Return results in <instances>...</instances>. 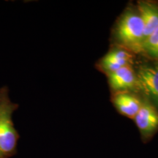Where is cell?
<instances>
[{"mask_svg":"<svg viewBox=\"0 0 158 158\" xmlns=\"http://www.w3.org/2000/svg\"><path fill=\"white\" fill-rule=\"evenodd\" d=\"M116 37L126 49L139 53L143 51L144 28L143 21L138 11H126L118 21Z\"/></svg>","mask_w":158,"mask_h":158,"instance_id":"2","label":"cell"},{"mask_svg":"<svg viewBox=\"0 0 158 158\" xmlns=\"http://www.w3.org/2000/svg\"><path fill=\"white\" fill-rule=\"evenodd\" d=\"M136 76L138 90L158 107V65H143Z\"/></svg>","mask_w":158,"mask_h":158,"instance_id":"4","label":"cell"},{"mask_svg":"<svg viewBox=\"0 0 158 158\" xmlns=\"http://www.w3.org/2000/svg\"><path fill=\"white\" fill-rule=\"evenodd\" d=\"M133 119L143 142L149 141L158 131V110L149 100L142 102Z\"/></svg>","mask_w":158,"mask_h":158,"instance_id":"3","label":"cell"},{"mask_svg":"<svg viewBox=\"0 0 158 158\" xmlns=\"http://www.w3.org/2000/svg\"><path fill=\"white\" fill-rule=\"evenodd\" d=\"M108 76L110 87L116 92L138 89L137 76L130 65L109 73Z\"/></svg>","mask_w":158,"mask_h":158,"instance_id":"5","label":"cell"},{"mask_svg":"<svg viewBox=\"0 0 158 158\" xmlns=\"http://www.w3.org/2000/svg\"><path fill=\"white\" fill-rule=\"evenodd\" d=\"M143 51L152 58L158 59V27L145 39Z\"/></svg>","mask_w":158,"mask_h":158,"instance_id":"9","label":"cell"},{"mask_svg":"<svg viewBox=\"0 0 158 158\" xmlns=\"http://www.w3.org/2000/svg\"><path fill=\"white\" fill-rule=\"evenodd\" d=\"M138 12L143 21L144 40L158 27V6L147 1L138 2Z\"/></svg>","mask_w":158,"mask_h":158,"instance_id":"8","label":"cell"},{"mask_svg":"<svg viewBox=\"0 0 158 158\" xmlns=\"http://www.w3.org/2000/svg\"><path fill=\"white\" fill-rule=\"evenodd\" d=\"M114 106L118 111L128 118H134L141 108L142 102L128 92H118L113 98Z\"/></svg>","mask_w":158,"mask_h":158,"instance_id":"7","label":"cell"},{"mask_svg":"<svg viewBox=\"0 0 158 158\" xmlns=\"http://www.w3.org/2000/svg\"><path fill=\"white\" fill-rule=\"evenodd\" d=\"M19 104L10 97L8 86L0 87V158H12L18 152L20 135L13 122Z\"/></svg>","mask_w":158,"mask_h":158,"instance_id":"1","label":"cell"},{"mask_svg":"<svg viewBox=\"0 0 158 158\" xmlns=\"http://www.w3.org/2000/svg\"><path fill=\"white\" fill-rule=\"evenodd\" d=\"M133 62V56L126 49L116 48L109 51L102 59L101 68L107 73L114 72L123 67L130 65Z\"/></svg>","mask_w":158,"mask_h":158,"instance_id":"6","label":"cell"}]
</instances>
